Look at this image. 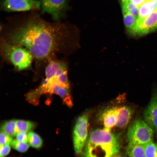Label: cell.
Wrapping results in <instances>:
<instances>
[{
  "label": "cell",
  "instance_id": "cell-19",
  "mask_svg": "<svg viewBox=\"0 0 157 157\" xmlns=\"http://www.w3.org/2000/svg\"><path fill=\"white\" fill-rule=\"evenodd\" d=\"M28 142L32 147L38 149L42 147L43 141L38 134L33 132H30L28 134Z\"/></svg>",
  "mask_w": 157,
  "mask_h": 157
},
{
  "label": "cell",
  "instance_id": "cell-14",
  "mask_svg": "<svg viewBox=\"0 0 157 157\" xmlns=\"http://www.w3.org/2000/svg\"><path fill=\"white\" fill-rule=\"evenodd\" d=\"M35 127V124L32 122L22 120H17L15 127L16 135L19 133H26L30 131Z\"/></svg>",
  "mask_w": 157,
  "mask_h": 157
},
{
  "label": "cell",
  "instance_id": "cell-16",
  "mask_svg": "<svg viewBox=\"0 0 157 157\" xmlns=\"http://www.w3.org/2000/svg\"><path fill=\"white\" fill-rule=\"evenodd\" d=\"M69 87L61 85L57 90L56 94L62 98L67 105L71 106H72V103L70 95Z\"/></svg>",
  "mask_w": 157,
  "mask_h": 157
},
{
  "label": "cell",
  "instance_id": "cell-3",
  "mask_svg": "<svg viewBox=\"0 0 157 157\" xmlns=\"http://www.w3.org/2000/svg\"><path fill=\"white\" fill-rule=\"evenodd\" d=\"M1 46L3 57L9 60L17 70L26 69L30 67L33 58L27 49L2 41Z\"/></svg>",
  "mask_w": 157,
  "mask_h": 157
},
{
  "label": "cell",
  "instance_id": "cell-5",
  "mask_svg": "<svg viewBox=\"0 0 157 157\" xmlns=\"http://www.w3.org/2000/svg\"><path fill=\"white\" fill-rule=\"evenodd\" d=\"M90 112L86 111L77 119L73 132L75 152L78 155L83 152L88 135V126Z\"/></svg>",
  "mask_w": 157,
  "mask_h": 157
},
{
  "label": "cell",
  "instance_id": "cell-28",
  "mask_svg": "<svg viewBox=\"0 0 157 157\" xmlns=\"http://www.w3.org/2000/svg\"><path fill=\"white\" fill-rule=\"evenodd\" d=\"M122 1H125L127 0H122Z\"/></svg>",
  "mask_w": 157,
  "mask_h": 157
},
{
  "label": "cell",
  "instance_id": "cell-18",
  "mask_svg": "<svg viewBox=\"0 0 157 157\" xmlns=\"http://www.w3.org/2000/svg\"><path fill=\"white\" fill-rule=\"evenodd\" d=\"M16 121L15 119H12L5 122L1 126V131L11 137L15 136L16 134L15 127Z\"/></svg>",
  "mask_w": 157,
  "mask_h": 157
},
{
  "label": "cell",
  "instance_id": "cell-30",
  "mask_svg": "<svg viewBox=\"0 0 157 157\" xmlns=\"http://www.w3.org/2000/svg\"></svg>",
  "mask_w": 157,
  "mask_h": 157
},
{
  "label": "cell",
  "instance_id": "cell-24",
  "mask_svg": "<svg viewBox=\"0 0 157 157\" xmlns=\"http://www.w3.org/2000/svg\"><path fill=\"white\" fill-rule=\"evenodd\" d=\"M16 140L19 142L27 143L28 142V134L26 133L21 132L17 133L16 135Z\"/></svg>",
  "mask_w": 157,
  "mask_h": 157
},
{
  "label": "cell",
  "instance_id": "cell-9",
  "mask_svg": "<svg viewBox=\"0 0 157 157\" xmlns=\"http://www.w3.org/2000/svg\"><path fill=\"white\" fill-rule=\"evenodd\" d=\"M144 121L153 130L157 131V89L155 90L149 103L143 113Z\"/></svg>",
  "mask_w": 157,
  "mask_h": 157
},
{
  "label": "cell",
  "instance_id": "cell-11",
  "mask_svg": "<svg viewBox=\"0 0 157 157\" xmlns=\"http://www.w3.org/2000/svg\"><path fill=\"white\" fill-rule=\"evenodd\" d=\"M157 6V0H145L139 7L138 16L135 26L151 14L156 9Z\"/></svg>",
  "mask_w": 157,
  "mask_h": 157
},
{
  "label": "cell",
  "instance_id": "cell-2",
  "mask_svg": "<svg viewBox=\"0 0 157 157\" xmlns=\"http://www.w3.org/2000/svg\"><path fill=\"white\" fill-rule=\"evenodd\" d=\"M119 150L117 138L110 130L98 129L91 131L87 138L83 157H111Z\"/></svg>",
  "mask_w": 157,
  "mask_h": 157
},
{
  "label": "cell",
  "instance_id": "cell-10",
  "mask_svg": "<svg viewBox=\"0 0 157 157\" xmlns=\"http://www.w3.org/2000/svg\"><path fill=\"white\" fill-rule=\"evenodd\" d=\"M119 107H114L106 109L101 115V119L105 128L110 130L116 126Z\"/></svg>",
  "mask_w": 157,
  "mask_h": 157
},
{
  "label": "cell",
  "instance_id": "cell-23",
  "mask_svg": "<svg viewBox=\"0 0 157 157\" xmlns=\"http://www.w3.org/2000/svg\"><path fill=\"white\" fill-rule=\"evenodd\" d=\"M10 150V147L9 144L0 146V157H3L8 154Z\"/></svg>",
  "mask_w": 157,
  "mask_h": 157
},
{
  "label": "cell",
  "instance_id": "cell-15",
  "mask_svg": "<svg viewBox=\"0 0 157 157\" xmlns=\"http://www.w3.org/2000/svg\"><path fill=\"white\" fill-rule=\"evenodd\" d=\"M124 25L127 31L130 33L135 27L137 19L128 12L122 11Z\"/></svg>",
  "mask_w": 157,
  "mask_h": 157
},
{
  "label": "cell",
  "instance_id": "cell-22",
  "mask_svg": "<svg viewBox=\"0 0 157 157\" xmlns=\"http://www.w3.org/2000/svg\"><path fill=\"white\" fill-rule=\"evenodd\" d=\"M13 140L12 137L1 131L0 133V145L9 144Z\"/></svg>",
  "mask_w": 157,
  "mask_h": 157
},
{
  "label": "cell",
  "instance_id": "cell-20",
  "mask_svg": "<svg viewBox=\"0 0 157 157\" xmlns=\"http://www.w3.org/2000/svg\"><path fill=\"white\" fill-rule=\"evenodd\" d=\"M143 145L146 157H155L156 145L153 141Z\"/></svg>",
  "mask_w": 157,
  "mask_h": 157
},
{
  "label": "cell",
  "instance_id": "cell-1",
  "mask_svg": "<svg viewBox=\"0 0 157 157\" xmlns=\"http://www.w3.org/2000/svg\"><path fill=\"white\" fill-rule=\"evenodd\" d=\"M2 32V41L26 48L37 60H48L61 51L66 34L62 24L47 22L34 13L11 24Z\"/></svg>",
  "mask_w": 157,
  "mask_h": 157
},
{
  "label": "cell",
  "instance_id": "cell-6",
  "mask_svg": "<svg viewBox=\"0 0 157 157\" xmlns=\"http://www.w3.org/2000/svg\"><path fill=\"white\" fill-rule=\"evenodd\" d=\"M0 7L7 12H24L41 10V4L37 0H0Z\"/></svg>",
  "mask_w": 157,
  "mask_h": 157
},
{
  "label": "cell",
  "instance_id": "cell-8",
  "mask_svg": "<svg viewBox=\"0 0 157 157\" xmlns=\"http://www.w3.org/2000/svg\"><path fill=\"white\" fill-rule=\"evenodd\" d=\"M157 28V10L156 9L130 33L134 36H141L155 31Z\"/></svg>",
  "mask_w": 157,
  "mask_h": 157
},
{
  "label": "cell",
  "instance_id": "cell-12",
  "mask_svg": "<svg viewBox=\"0 0 157 157\" xmlns=\"http://www.w3.org/2000/svg\"><path fill=\"white\" fill-rule=\"evenodd\" d=\"M133 113L132 108L129 106L120 107L116 126L120 128H125L127 125Z\"/></svg>",
  "mask_w": 157,
  "mask_h": 157
},
{
  "label": "cell",
  "instance_id": "cell-27",
  "mask_svg": "<svg viewBox=\"0 0 157 157\" xmlns=\"http://www.w3.org/2000/svg\"><path fill=\"white\" fill-rule=\"evenodd\" d=\"M155 157H157V144L156 145V151Z\"/></svg>",
  "mask_w": 157,
  "mask_h": 157
},
{
  "label": "cell",
  "instance_id": "cell-21",
  "mask_svg": "<svg viewBox=\"0 0 157 157\" xmlns=\"http://www.w3.org/2000/svg\"><path fill=\"white\" fill-rule=\"evenodd\" d=\"M11 145L14 149L21 152L26 151L30 145L27 143L21 142L16 140H13L11 143Z\"/></svg>",
  "mask_w": 157,
  "mask_h": 157
},
{
  "label": "cell",
  "instance_id": "cell-13",
  "mask_svg": "<svg viewBox=\"0 0 157 157\" xmlns=\"http://www.w3.org/2000/svg\"><path fill=\"white\" fill-rule=\"evenodd\" d=\"M126 152L129 157H146L143 145L128 144Z\"/></svg>",
  "mask_w": 157,
  "mask_h": 157
},
{
  "label": "cell",
  "instance_id": "cell-29",
  "mask_svg": "<svg viewBox=\"0 0 157 157\" xmlns=\"http://www.w3.org/2000/svg\"><path fill=\"white\" fill-rule=\"evenodd\" d=\"M156 9L157 10V6L156 8Z\"/></svg>",
  "mask_w": 157,
  "mask_h": 157
},
{
  "label": "cell",
  "instance_id": "cell-26",
  "mask_svg": "<svg viewBox=\"0 0 157 157\" xmlns=\"http://www.w3.org/2000/svg\"><path fill=\"white\" fill-rule=\"evenodd\" d=\"M111 157H127L123 154H118V153L114 155Z\"/></svg>",
  "mask_w": 157,
  "mask_h": 157
},
{
  "label": "cell",
  "instance_id": "cell-7",
  "mask_svg": "<svg viewBox=\"0 0 157 157\" xmlns=\"http://www.w3.org/2000/svg\"><path fill=\"white\" fill-rule=\"evenodd\" d=\"M42 13H47L58 21L63 16L67 9V0H39Z\"/></svg>",
  "mask_w": 157,
  "mask_h": 157
},
{
  "label": "cell",
  "instance_id": "cell-17",
  "mask_svg": "<svg viewBox=\"0 0 157 157\" xmlns=\"http://www.w3.org/2000/svg\"><path fill=\"white\" fill-rule=\"evenodd\" d=\"M122 11L128 12L137 19L138 16L139 7L133 4L131 0L122 1Z\"/></svg>",
  "mask_w": 157,
  "mask_h": 157
},
{
  "label": "cell",
  "instance_id": "cell-4",
  "mask_svg": "<svg viewBox=\"0 0 157 157\" xmlns=\"http://www.w3.org/2000/svg\"><path fill=\"white\" fill-rule=\"evenodd\" d=\"M153 131L145 121L140 118L137 119L128 128L127 135L128 144L144 145L152 141Z\"/></svg>",
  "mask_w": 157,
  "mask_h": 157
},
{
  "label": "cell",
  "instance_id": "cell-25",
  "mask_svg": "<svg viewBox=\"0 0 157 157\" xmlns=\"http://www.w3.org/2000/svg\"><path fill=\"white\" fill-rule=\"evenodd\" d=\"M145 0H131L132 2L138 7H140Z\"/></svg>",
  "mask_w": 157,
  "mask_h": 157
}]
</instances>
